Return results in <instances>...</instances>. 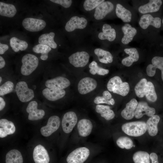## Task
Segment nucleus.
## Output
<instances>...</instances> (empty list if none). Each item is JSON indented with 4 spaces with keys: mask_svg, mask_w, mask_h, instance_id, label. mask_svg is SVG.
<instances>
[{
    "mask_svg": "<svg viewBox=\"0 0 163 163\" xmlns=\"http://www.w3.org/2000/svg\"><path fill=\"white\" fill-rule=\"evenodd\" d=\"M122 130L128 136L138 137L143 135L147 131L146 123L142 121L125 123L121 126Z\"/></svg>",
    "mask_w": 163,
    "mask_h": 163,
    "instance_id": "obj_1",
    "label": "nucleus"
},
{
    "mask_svg": "<svg viewBox=\"0 0 163 163\" xmlns=\"http://www.w3.org/2000/svg\"><path fill=\"white\" fill-rule=\"evenodd\" d=\"M162 23L163 24V18L162 20Z\"/></svg>",
    "mask_w": 163,
    "mask_h": 163,
    "instance_id": "obj_51",
    "label": "nucleus"
},
{
    "mask_svg": "<svg viewBox=\"0 0 163 163\" xmlns=\"http://www.w3.org/2000/svg\"><path fill=\"white\" fill-rule=\"evenodd\" d=\"M149 156L152 160V163H159L158 161V156L156 153L152 152L150 154Z\"/></svg>",
    "mask_w": 163,
    "mask_h": 163,
    "instance_id": "obj_46",
    "label": "nucleus"
},
{
    "mask_svg": "<svg viewBox=\"0 0 163 163\" xmlns=\"http://www.w3.org/2000/svg\"><path fill=\"white\" fill-rule=\"evenodd\" d=\"M145 96L147 99L150 101L155 102L157 100V96L154 86L150 82H147Z\"/></svg>",
    "mask_w": 163,
    "mask_h": 163,
    "instance_id": "obj_40",
    "label": "nucleus"
},
{
    "mask_svg": "<svg viewBox=\"0 0 163 163\" xmlns=\"http://www.w3.org/2000/svg\"><path fill=\"white\" fill-rule=\"evenodd\" d=\"M5 62L4 58L1 56H0V69L4 68L5 65Z\"/></svg>",
    "mask_w": 163,
    "mask_h": 163,
    "instance_id": "obj_49",
    "label": "nucleus"
},
{
    "mask_svg": "<svg viewBox=\"0 0 163 163\" xmlns=\"http://www.w3.org/2000/svg\"><path fill=\"white\" fill-rule=\"evenodd\" d=\"M162 4L161 0H150L148 3L139 6L138 11L143 14L156 12L159 10Z\"/></svg>",
    "mask_w": 163,
    "mask_h": 163,
    "instance_id": "obj_21",
    "label": "nucleus"
},
{
    "mask_svg": "<svg viewBox=\"0 0 163 163\" xmlns=\"http://www.w3.org/2000/svg\"><path fill=\"white\" fill-rule=\"evenodd\" d=\"M161 20L158 17H153L149 14H145L141 17L139 22L140 27L144 29H146L150 25L158 28L161 26Z\"/></svg>",
    "mask_w": 163,
    "mask_h": 163,
    "instance_id": "obj_14",
    "label": "nucleus"
},
{
    "mask_svg": "<svg viewBox=\"0 0 163 163\" xmlns=\"http://www.w3.org/2000/svg\"><path fill=\"white\" fill-rule=\"evenodd\" d=\"M90 68V73L93 75L97 74L100 75H104L109 72L108 69H104L99 66L97 63L94 61H92L89 65Z\"/></svg>",
    "mask_w": 163,
    "mask_h": 163,
    "instance_id": "obj_39",
    "label": "nucleus"
},
{
    "mask_svg": "<svg viewBox=\"0 0 163 163\" xmlns=\"http://www.w3.org/2000/svg\"><path fill=\"white\" fill-rule=\"evenodd\" d=\"M15 90L19 99L22 102H27L34 97V91L28 88L25 82H18L16 85Z\"/></svg>",
    "mask_w": 163,
    "mask_h": 163,
    "instance_id": "obj_5",
    "label": "nucleus"
},
{
    "mask_svg": "<svg viewBox=\"0 0 163 163\" xmlns=\"http://www.w3.org/2000/svg\"><path fill=\"white\" fill-rule=\"evenodd\" d=\"M5 105V102L3 99L0 97V110L1 111L4 108Z\"/></svg>",
    "mask_w": 163,
    "mask_h": 163,
    "instance_id": "obj_48",
    "label": "nucleus"
},
{
    "mask_svg": "<svg viewBox=\"0 0 163 163\" xmlns=\"http://www.w3.org/2000/svg\"><path fill=\"white\" fill-rule=\"evenodd\" d=\"M90 58L89 54L85 51L77 52L69 57V63L75 67H83L88 63Z\"/></svg>",
    "mask_w": 163,
    "mask_h": 163,
    "instance_id": "obj_9",
    "label": "nucleus"
},
{
    "mask_svg": "<svg viewBox=\"0 0 163 163\" xmlns=\"http://www.w3.org/2000/svg\"><path fill=\"white\" fill-rule=\"evenodd\" d=\"M50 1L59 4L65 8H69L71 5L72 1L71 0H50Z\"/></svg>",
    "mask_w": 163,
    "mask_h": 163,
    "instance_id": "obj_44",
    "label": "nucleus"
},
{
    "mask_svg": "<svg viewBox=\"0 0 163 163\" xmlns=\"http://www.w3.org/2000/svg\"><path fill=\"white\" fill-rule=\"evenodd\" d=\"M22 154L18 150L12 149L7 152L6 155V163H23Z\"/></svg>",
    "mask_w": 163,
    "mask_h": 163,
    "instance_id": "obj_31",
    "label": "nucleus"
},
{
    "mask_svg": "<svg viewBox=\"0 0 163 163\" xmlns=\"http://www.w3.org/2000/svg\"><path fill=\"white\" fill-rule=\"evenodd\" d=\"M15 127L11 121L2 119L0 120V137L3 138L8 135L14 134L15 131Z\"/></svg>",
    "mask_w": 163,
    "mask_h": 163,
    "instance_id": "obj_19",
    "label": "nucleus"
},
{
    "mask_svg": "<svg viewBox=\"0 0 163 163\" xmlns=\"http://www.w3.org/2000/svg\"><path fill=\"white\" fill-rule=\"evenodd\" d=\"M122 30L124 34L121 42L124 44H127L131 42L134 37L136 34V29L132 27L129 24H126L122 27Z\"/></svg>",
    "mask_w": 163,
    "mask_h": 163,
    "instance_id": "obj_24",
    "label": "nucleus"
},
{
    "mask_svg": "<svg viewBox=\"0 0 163 163\" xmlns=\"http://www.w3.org/2000/svg\"><path fill=\"white\" fill-rule=\"evenodd\" d=\"M116 14L117 16L124 22H129L131 20L132 14L129 10L120 4H117L116 8Z\"/></svg>",
    "mask_w": 163,
    "mask_h": 163,
    "instance_id": "obj_28",
    "label": "nucleus"
},
{
    "mask_svg": "<svg viewBox=\"0 0 163 163\" xmlns=\"http://www.w3.org/2000/svg\"><path fill=\"white\" fill-rule=\"evenodd\" d=\"M38 104L35 101L30 102L26 109L27 112L29 113L28 118L32 121L42 119L45 115L44 111L42 109H38L37 107Z\"/></svg>",
    "mask_w": 163,
    "mask_h": 163,
    "instance_id": "obj_13",
    "label": "nucleus"
},
{
    "mask_svg": "<svg viewBox=\"0 0 163 163\" xmlns=\"http://www.w3.org/2000/svg\"><path fill=\"white\" fill-rule=\"evenodd\" d=\"M111 97L112 95L109 92L105 91L103 92L102 96H97L94 98V102L96 104H106L113 105L115 104V102L114 99Z\"/></svg>",
    "mask_w": 163,
    "mask_h": 163,
    "instance_id": "obj_33",
    "label": "nucleus"
},
{
    "mask_svg": "<svg viewBox=\"0 0 163 163\" xmlns=\"http://www.w3.org/2000/svg\"><path fill=\"white\" fill-rule=\"evenodd\" d=\"M102 32L99 33L98 37L101 40H107L110 41H112L116 37V32L114 28H112L110 25L104 24L102 27Z\"/></svg>",
    "mask_w": 163,
    "mask_h": 163,
    "instance_id": "obj_25",
    "label": "nucleus"
},
{
    "mask_svg": "<svg viewBox=\"0 0 163 163\" xmlns=\"http://www.w3.org/2000/svg\"><path fill=\"white\" fill-rule=\"evenodd\" d=\"M16 12V9L14 5L0 2V15H1L12 18L15 15Z\"/></svg>",
    "mask_w": 163,
    "mask_h": 163,
    "instance_id": "obj_30",
    "label": "nucleus"
},
{
    "mask_svg": "<svg viewBox=\"0 0 163 163\" xmlns=\"http://www.w3.org/2000/svg\"><path fill=\"white\" fill-rule=\"evenodd\" d=\"M8 49V46L7 44L0 43V54H3Z\"/></svg>",
    "mask_w": 163,
    "mask_h": 163,
    "instance_id": "obj_47",
    "label": "nucleus"
},
{
    "mask_svg": "<svg viewBox=\"0 0 163 163\" xmlns=\"http://www.w3.org/2000/svg\"><path fill=\"white\" fill-rule=\"evenodd\" d=\"M138 103L134 98L132 99L127 103L126 107L122 110L121 114L122 117L126 120H130L134 116L135 112Z\"/></svg>",
    "mask_w": 163,
    "mask_h": 163,
    "instance_id": "obj_22",
    "label": "nucleus"
},
{
    "mask_svg": "<svg viewBox=\"0 0 163 163\" xmlns=\"http://www.w3.org/2000/svg\"><path fill=\"white\" fill-rule=\"evenodd\" d=\"M78 117L75 113L69 111L63 115L62 120V127L63 132L66 134L71 133L78 123Z\"/></svg>",
    "mask_w": 163,
    "mask_h": 163,
    "instance_id": "obj_6",
    "label": "nucleus"
},
{
    "mask_svg": "<svg viewBox=\"0 0 163 163\" xmlns=\"http://www.w3.org/2000/svg\"><path fill=\"white\" fill-rule=\"evenodd\" d=\"M117 145L121 149H131L134 145L132 140L128 137L122 136L119 137L116 140Z\"/></svg>",
    "mask_w": 163,
    "mask_h": 163,
    "instance_id": "obj_38",
    "label": "nucleus"
},
{
    "mask_svg": "<svg viewBox=\"0 0 163 163\" xmlns=\"http://www.w3.org/2000/svg\"><path fill=\"white\" fill-rule=\"evenodd\" d=\"M0 83H1V82L2 81V78L1 77H0Z\"/></svg>",
    "mask_w": 163,
    "mask_h": 163,
    "instance_id": "obj_50",
    "label": "nucleus"
},
{
    "mask_svg": "<svg viewBox=\"0 0 163 163\" xmlns=\"http://www.w3.org/2000/svg\"><path fill=\"white\" fill-rule=\"evenodd\" d=\"M60 124V120L58 116H51L48 119L46 125L40 129V133L44 136H49L59 129Z\"/></svg>",
    "mask_w": 163,
    "mask_h": 163,
    "instance_id": "obj_8",
    "label": "nucleus"
},
{
    "mask_svg": "<svg viewBox=\"0 0 163 163\" xmlns=\"http://www.w3.org/2000/svg\"><path fill=\"white\" fill-rule=\"evenodd\" d=\"M156 69L153 67L152 64L149 65L146 69V73L150 77H152L155 74Z\"/></svg>",
    "mask_w": 163,
    "mask_h": 163,
    "instance_id": "obj_45",
    "label": "nucleus"
},
{
    "mask_svg": "<svg viewBox=\"0 0 163 163\" xmlns=\"http://www.w3.org/2000/svg\"><path fill=\"white\" fill-rule=\"evenodd\" d=\"M152 62L156 69H158L161 70V78L163 81V57L155 56L152 59Z\"/></svg>",
    "mask_w": 163,
    "mask_h": 163,
    "instance_id": "obj_43",
    "label": "nucleus"
},
{
    "mask_svg": "<svg viewBox=\"0 0 163 163\" xmlns=\"http://www.w3.org/2000/svg\"><path fill=\"white\" fill-rule=\"evenodd\" d=\"M124 51L129 56L122 59L121 62L123 65L127 67L130 66L134 62L137 61L139 59V53L136 48H126L124 49Z\"/></svg>",
    "mask_w": 163,
    "mask_h": 163,
    "instance_id": "obj_23",
    "label": "nucleus"
},
{
    "mask_svg": "<svg viewBox=\"0 0 163 163\" xmlns=\"http://www.w3.org/2000/svg\"><path fill=\"white\" fill-rule=\"evenodd\" d=\"M71 84L67 78L61 76L47 80L45 82L46 86L49 88L62 90L69 87Z\"/></svg>",
    "mask_w": 163,
    "mask_h": 163,
    "instance_id": "obj_11",
    "label": "nucleus"
},
{
    "mask_svg": "<svg viewBox=\"0 0 163 163\" xmlns=\"http://www.w3.org/2000/svg\"><path fill=\"white\" fill-rule=\"evenodd\" d=\"M10 45L12 50L16 52H18L20 50H25L28 45L26 41L20 40L15 37H12L10 39Z\"/></svg>",
    "mask_w": 163,
    "mask_h": 163,
    "instance_id": "obj_34",
    "label": "nucleus"
},
{
    "mask_svg": "<svg viewBox=\"0 0 163 163\" xmlns=\"http://www.w3.org/2000/svg\"><path fill=\"white\" fill-rule=\"evenodd\" d=\"M42 94L48 100L54 101L63 97L66 94V92L64 89L57 90L47 88L43 90Z\"/></svg>",
    "mask_w": 163,
    "mask_h": 163,
    "instance_id": "obj_20",
    "label": "nucleus"
},
{
    "mask_svg": "<svg viewBox=\"0 0 163 163\" xmlns=\"http://www.w3.org/2000/svg\"><path fill=\"white\" fill-rule=\"evenodd\" d=\"M77 128L78 135L81 137H85L91 133L93 124L90 120L83 118L78 122Z\"/></svg>",
    "mask_w": 163,
    "mask_h": 163,
    "instance_id": "obj_15",
    "label": "nucleus"
},
{
    "mask_svg": "<svg viewBox=\"0 0 163 163\" xmlns=\"http://www.w3.org/2000/svg\"><path fill=\"white\" fill-rule=\"evenodd\" d=\"M113 8L114 5L111 2L108 1H104L96 8L94 17L97 20H101L111 12Z\"/></svg>",
    "mask_w": 163,
    "mask_h": 163,
    "instance_id": "obj_17",
    "label": "nucleus"
},
{
    "mask_svg": "<svg viewBox=\"0 0 163 163\" xmlns=\"http://www.w3.org/2000/svg\"><path fill=\"white\" fill-rule=\"evenodd\" d=\"M95 54L97 56L100 62L107 64L113 61V57L111 53L106 50L100 48H96L94 50Z\"/></svg>",
    "mask_w": 163,
    "mask_h": 163,
    "instance_id": "obj_32",
    "label": "nucleus"
},
{
    "mask_svg": "<svg viewBox=\"0 0 163 163\" xmlns=\"http://www.w3.org/2000/svg\"><path fill=\"white\" fill-rule=\"evenodd\" d=\"M107 88L108 91L123 96L126 95L129 91L128 83L123 82L121 78L117 76L110 79L107 83Z\"/></svg>",
    "mask_w": 163,
    "mask_h": 163,
    "instance_id": "obj_2",
    "label": "nucleus"
},
{
    "mask_svg": "<svg viewBox=\"0 0 163 163\" xmlns=\"http://www.w3.org/2000/svg\"><path fill=\"white\" fill-rule=\"evenodd\" d=\"M147 80L145 78L141 79L136 85L134 90L136 96L139 97H142L145 95L146 89Z\"/></svg>",
    "mask_w": 163,
    "mask_h": 163,
    "instance_id": "obj_37",
    "label": "nucleus"
},
{
    "mask_svg": "<svg viewBox=\"0 0 163 163\" xmlns=\"http://www.w3.org/2000/svg\"><path fill=\"white\" fill-rule=\"evenodd\" d=\"M87 23V20L84 18L74 16L66 23L65 29L69 32L72 31L77 29H83L86 27Z\"/></svg>",
    "mask_w": 163,
    "mask_h": 163,
    "instance_id": "obj_12",
    "label": "nucleus"
},
{
    "mask_svg": "<svg viewBox=\"0 0 163 163\" xmlns=\"http://www.w3.org/2000/svg\"><path fill=\"white\" fill-rule=\"evenodd\" d=\"M149 158L148 152L142 151L136 152L133 157L134 163H150Z\"/></svg>",
    "mask_w": 163,
    "mask_h": 163,
    "instance_id": "obj_36",
    "label": "nucleus"
},
{
    "mask_svg": "<svg viewBox=\"0 0 163 163\" xmlns=\"http://www.w3.org/2000/svg\"><path fill=\"white\" fill-rule=\"evenodd\" d=\"M24 28L30 32H37L44 28L46 25L45 21L42 19L28 18L24 19L22 22Z\"/></svg>",
    "mask_w": 163,
    "mask_h": 163,
    "instance_id": "obj_10",
    "label": "nucleus"
},
{
    "mask_svg": "<svg viewBox=\"0 0 163 163\" xmlns=\"http://www.w3.org/2000/svg\"><path fill=\"white\" fill-rule=\"evenodd\" d=\"M97 85V82L95 79L86 77L79 81L77 86L78 90L80 94L85 95L94 90Z\"/></svg>",
    "mask_w": 163,
    "mask_h": 163,
    "instance_id": "obj_7",
    "label": "nucleus"
},
{
    "mask_svg": "<svg viewBox=\"0 0 163 163\" xmlns=\"http://www.w3.org/2000/svg\"><path fill=\"white\" fill-rule=\"evenodd\" d=\"M34 52L41 54L40 58L43 60H46L48 58V53L51 50L50 47L43 44H38L35 46L32 49Z\"/></svg>",
    "mask_w": 163,
    "mask_h": 163,
    "instance_id": "obj_35",
    "label": "nucleus"
},
{
    "mask_svg": "<svg viewBox=\"0 0 163 163\" xmlns=\"http://www.w3.org/2000/svg\"><path fill=\"white\" fill-rule=\"evenodd\" d=\"M160 120L158 115H154L150 117L146 123L147 130L149 135L152 136H156L158 133V124Z\"/></svg>",
    "mask_w": 163,
    "mask_h": 163,
    "instance_id": "obj_26",
    "label": "nucleus"
},
{
    "mask_svg": "<svg viewBox=\"0 0 163 163\" xmlns=\"http://www.w3.org/2000/svg\"><path fill=\"white\" fill-rule=\"evenodd\" d=\"M55 36V33L53 32L43 34L39 37L38 42L40 44L46 45L55 49L56 48L57 45L54 41Z\"/></svg>",
    "mask_w": 163,
    "mask_h": 163,
    "instance_id": "obj_29",
    "label": "nucleus"
},
{
    "mask_svg": "<svg viewBox=\"0 0 163 163\" xmlns=\"http://www.w3.org/2000/svg\"><path fill=\"white\" fill-rule=\"evenodd\" d=\"M14 84L11 81H7L0 87V95L3 96L13 91Z\"/></svg>",
    "mask_w": 163,
    "mask_h": 163,
    "instance_id": "obj_42",
    "label": "nucleus"
},
{
    "mask_svg": "<svg viewBox=\"0 0 163 163\" xmlns=\"http://www.w3.org/2000/svg\"><path fill=\"white\" fill-rule=\"evenodd\" d=\"M33 155L35 163H49L50 161V157L47 151L41 145H38L34 148Z\"/></svg>",
    "mask_w": 163,
    "mask_h": 163,
    "instance_id": "obj_16",
    "label": "nucleus"
},
{
    "mask_svg": "<svg viewBox=\"0 0 163 163\" xmlns=\"http://www.w3.org/2000/svg\"><path fill=\"white\" fill-rule=\"evenodd\" d=\"M96 112L107 120L113 119L115 114L110 106L100 104H97L95 107Z\"/></svg>",
    "mask_w": 163,
    "mask_h": 163,
    "instance_id": "obj_27",
    "label": "nucleus"
},
{
    "mask_svg": "<svg viewBox=\"0 0 163 163\" xmlns=\"http://www.w3.org/2000/svg\"><path fill=\"white\" fill-rule=\"evenodd\" d=\"M90 154L89 149L85 147L76 148L72 151L66 158L67 163H83Z\"/></svg>",
    "mask_w": 163,
    "mask_h": 163,
    "instance_id": "obj_4",
    "label": "nucleus"
},
{
    "mask_svg": "<svg viewBox=\"0 0 163 163\" xmlns=\"http://www.w3.org/2000/svg\"><path fill=\"white\" fill-rule=\"evenodd\" d=\"M104 0H86L83 4V7L87 11H90L96 8Z\"/></svg>",
    "mask_w": 163,
    "mask_h": 163,
    "instance_id": "obj_41",
    "label": "nucleus"
},
{
    "mask_svg": "<svg viewBox=\"0 0 163 163\" xmlns=\"http://www.w3.org/2000/svg\"><path fill=\"white\" fill-rule=\"evenodd\" d=\"M155 113V108L149 107L146 102L141 101L138 104L134 116L137 119L141 118L144 115L150 117L154 115Z\"/></svg>",
    "mask_w": 163,
    "mask_h": 163,
    "instance_id": "obj_18",
    "label": "nucleus"
},
{
    "mask_svg": "<svg viewBox=\"0 0 163 163\" xmlns=\"http://www.w3.org/2000/svg\"><path fill=\"white\" fill-rule=\"evenodd\" d=\"M22 65L21 69V74L27 76L31 74L37 68L39 60L36 56L30 54L24 55L22 58Z\"/></svg>",
    "mask_w": 163,
    "mask_h": 163,
    "instance_id": "obj_3",
    "label": "nucleus"
}]
</instances>
